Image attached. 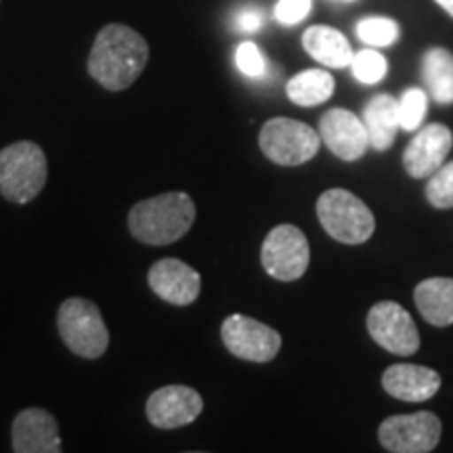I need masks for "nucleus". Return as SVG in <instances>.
<instances>
[{
    "label": "nucleus",
    "instance_id": "1",
    "mask_svg": "<svg viewBox=\"0 0 453 453\" xmlns=\"http://www.w3.org/2000/svg\"><path fill=\"white\" fill-rule=\"evenodd\" d=\"M150 59L145 38L133 27L110 24L97 34L88 55V73L107 90L128 88Z\"/></svg>",
    "mask_w": 453,
    "mask_h": 453
},
{
    "label": "nucleus",
    "instance_id": "2",
    "mask_svg": "<svg viewBox=\"0 0 453 453\" xmlns=\"http://www.w3.org/2000/svg\"><path fill=\"white\" fill-rule=\"evenodd\" d=\"M196 220V203L183 191H170L134 203L128 214V229L139 242L168 246L180 240Z\"/></svg>",
    "mask_w": 453,
    "mask_h": 453
},
{
    "label": "nucleus",
    "instance_id": "3",
    "mask_svg": "<svg viewBox=\"0 0 453 453\" xmlns=\"http://www.w3.org/2000/svg\"><path fill=\"white\" fill-rule=\"evenodd\" d=\"M47 183V157L32 141L0 150V194L13 203H30Z\"/></svg>",
    "mask_w": 453,
    "mask_h": 453
},
{
    "label": "nucleus",
    "instance_id": "4",
    "mask_svg": "<svg viewBox=\"0 0 453 453\" xmlns=\"http://www.w3.org/2000/svg\"><path fill=\"white\" fill-rule=\"evenodd\" d=\"M317 217L327 235L349 246L367 242L376 229L370 208L347 189H327L321 194L317 200Z\"/></svg>",
    "mask_w": 453,
    "mask_h": 453
},
{
    "label": "nucleus",
    "instance_id": "5",
    "mask_svg": "<svg viewBox=\"0 0 453 453\" xmlns=\"http://www.w3.org/2000/svg\"><path fill=\"white\" fill-rule=\"evenodd\" d=\"M57 327L67 349L82 359H97L110 344V332L104 317L90 300H65L57 313Z\"/></svg>",
    "mask_w": 453,
    "mask_h": 453
},
{
    "label": "nucleus",
    "instance_id": "6",
    "mask_svg": "<svg viewBox=\"0 0 453 453\" xmlns=\"http://www.w3.org/2000/svg\"><path fill=\"white\" fill-rule=\"evenodd\" d=\"M258 145L271 162L280 166H300L317 156L321 137L309 124L290 118H273L260 128Z\"/></svg>",
    "mask_w": 453,
    "mask_h": 453
},
{
    "label": "nucleus",
    "instance_id": "7",
    "mask_svg": "<svg viewBox=\"0 0 453 453\" xmlns=\"http://www.w3.org/2000/svg\"><path fill=\"white\" fill-rule=\"evenodd\" d=\"M263 267L273 280L296 281L307 273L311 250L307 235L294 225H277L265 237L260 250Z\"/></svg>",
    "mask_w": 453,
    "mask_h": 453
},
{
    "label": "nucleus",
    "instance_id": "8",
    "mask_svg": "<svg viewBox=\"0 0 453 453\" xmlns=\"http://www.w3.org/2000/svg\"><path fill=\"white\" fill-rule=\"evenodd\" d=\"M226 350L243 361L267 364L281 349V336L273 327L246 315H229L220 327Z\"/></svg>",
    "mask_w": 453,
    "mask_h": 453
},
{
    "label": "nucleus",
    "instance_id": "9",
    "mask_svg": "<svg viewBox=\"0 0 453 453\" xmlns=\"http://www.w3.org/2000/svg\"><path fill=\"white\" fill-rule=\"evenodd\" d=\"M378 439L393 453H428L439 445L441 420L433 411L390 416L378 428Z\"/></svg>",
    "mask_w": 453,
    "mask_h": 453
},
{
    "label": "nucleus",
    "instance_id": "10",
    "mask_svg": "<svg viewBox=\"0 0 453 453\" xmlns=\"http://www.w3.org/2000/svg\"><path fill=\"white\" fill-rule=\"evenodd\" d=\"M367 332L382 349L393 355L410 357L420 349V334L411 315L393 300L373 304L367 313Z\"/></svg>",
    "mask_w": 453,
    "mask_h": 453
},
{
    "label": "nucleus",
    "instance_id": "11",
    "mask_svg": "<svg viewBox=\"0 0 453 453\" xmlns=\"http://www.w3.org/2000/svg\"><path fill=\"white\" fill-rule=\"evenodd\" d=\"M319 137L334 156L347 162L359 160L370 147L364 118L344 107H334L324 113L319 122Z\"/></svg>",
    "mask_w": 453,
    "mask_h": 453
},
{
    "label": "nucleus",
    "instance_id": "12",
    "mask_svg": "<svg viewBox=\"0 0 453 453\" xmlns=\"http://www.w3.org/2000/svg\"><path fill=\"white\" fill-rule=\"evenodd\" d=\"M203 410V401L197 390L180 384H170V387L157 388L154 395L147 399V418L156 428L173 430L187 426L196 422Z\"/></svg>",
    "mask_w": 453,
    "mask_h": 453
},
{
    "label": "nucleus",
    "instance_id": "13",
    "mask_svg": "<svg viewBox=\"0 0 453 453\" xmlns=\"http://www.w3.org/2000/svg\"><path fill=\"white\" fill-rule=\"evenodd\" d=\"M453 147V133L445 124L433 122L418 130L403 151V168L411 179H424L443 166Z\"/></svg>",
    "mask_w": 453,
    "mask_h": 453
},
{
    "label": "nucleus",
    "instance_id": "14",
    "mask_svg": "<svg viewBox=\"0 0 453 453\" xmlns=\"http://www.w3.org/2000/svg\"><path fill=\"white\" fill-rule=\"evenodd\" d=\"M147 281L162 300L187 307L200 296V273L179 258H162L147 273Z\"/></svg>",
    "mask_w": 453,
    "mask_h": 453
},
{
    "label": "nucleus",
    "instance_id": "15",
    "mask_svg": "<svg viewBox=\"0 0 453 453\" xmlns=\"http://www.w3.org/2000/svg\"><path fill=\"white\" fill-rule=\"evenodd\" d=\"M13 451L59 453L61 434L55 418L41 407H30L17 413L13 420Z\"/></svg>",
    "mask_w": 453,
    "mask_h": 453
},
{
    "label": "nucleus",
    "instance_id": "16",
    "mask_svg": "<svg viewBox=\"0 0 453 453\" xmlns=\"http://www.w3.org/2000/svg\"><path fill=\"white\" fill-rule=\"evenodd\" d=\"M382 387L390 396L407 403H420L441 388V376L434 370L413 364L390 365L382 376Z\"/></svg>",
    "mask_w": 453,
    "mask_h": 453
},
{
    "label": "nucleus",
    "instance_id": "17",
    "mask_svg": "<svg viewBox=\"0 0 453 453\" xmlns=\"http://www.w3.org/2000/svg\"><path fill=\"white\" fill-rule=\"evenodd\" d=\"M364 124L370 137V147L376 151H387L395 143L396 130L401 128L399 99L393 95H376L364 110Z\"/></svg>",
    "mask_w": 453,
    "mask_h": 453
},
{
    "label": "nucleus",
    "instance_id": "18",
    "mask_svg": "<svg viewBox=\"0 0 453 453\" xmlns=\"http://www.w3.org/2000/svg\"><path fill=\"white\" fill-rule=\"evenodd\" d=\"M413 300L430 326L445 327L453 324V277H428L420 281Z\"/></svg>",
    "mask_w": 453,
    "mask_h": 453
},
{
    "label": "nucleus",
    "instance_id": "19",
    "mask_svg": "<svg viewBox=\"0 0 453 453\" xmlns=\"http://www.w3.org/2000/svg\"><path fill=\"white\" fill-rule=\"evenodd\" d=\"M303 47L313 59L327 67H347L355 57L347 36L330 26H311L303 34Z\"/></svg>",
    "mask_w": 453,
    "mask_h": 453
},
{
    "label": "nucleus",
    "instance_id": "20",
    "mask_svg": "<svg viewBox=\"0 0 453 453\" xmlns=\"http://www.w3.org/2000/svg\"><path fill=\"white\" fill-rule=\"evenodd\" d=\"M422 78L439 105L453 104V55L447 49H428L422 57Z\"/></svg>",
    "mask_w": 453,
    "mask_h": 453
},
{
    "label": "nucleus",
    "instance_id": "21",
    "mask_svg": "<svg viewBox=\"0 0 453 453\" xmlns=\"http://www.w3.org/2000/svg\"><path fill=\"white\" fill-rule=\"evenodd\" d=\"M334 88H336V82H334L330 72L304 70L288 82L286 93L292 104L300 107H315L326 104L334 95Z\"/></svg>",
    "mask_w": 453,
    "mask_h": 453
},
{
    "label": "nucleus",
    "instance_id": "22",
    "mask_svg": "<svg viewBox=\"0 0 453 453\" xmlns=\"http://www.w3.org/2000/svg\"><path fill=\"white\" fill-rule=\"evenodd\" d=\"M399 26L388 17H367L357 26V36L370 47H390L399 38Z\"/></svg>",
    "mask_w": 453,
    "mask_h": 453
},
{
    "label": "nucleus",
    "instance_id": "23",
    "mask_svg": "<svg viewBox=\"0 0 453 453\" xmlns=\"http://www.w3.org/2000/svg\"><path fill=\"white\" fill-rule=\"evenodd\" d=\"M426 200L430 206L439 208V211L453 208V160L443 164L434 174H430L426 183Z\"/></svg>",
    "mask_w": 453,
    "mask_h": 453
},
{
    "label": "nucleus",
    "instance_id": "24",
    "mask_svg": "<svg viewBox=\"0 0 453 453\" xmlns=\"http://www.w3.org/2000/svg\"><path fill=\"white\" fill-rule=\"evenodd\" d=\"M350 67H353L355 78L359 82L376 84V82H380L384 76H387L388 64H387V59H384V55L378 53V50L365 49L353 57Z\"/></svg>",
    "mask_w": 453,
    "mask_h": 453
},
{
    "label": "nucleus",
    "instance_id": "25",
    "mask_svg": "<svg viewBox=\"0 0 453 453\" xmlns=\"http://www.w3.org/2000/svg\"><path fill=\"white\" fill-rule=\"evenodd\" d=\"M401 128L416 130L420 127L428 110V97L422 88H407L399 99Z\"/></svg>",
    "mask_w": 453,
    "mask_h": 453
},
{
    "label": "nucleus",
    "instance_id": "26",
    "mask_svg": "<svg viewBox=\"0 0 453 453\" xmlns=\"http://www.w3.org/2000/svg\"><path fill=\"white\" fill-rule=\"evenodd\" d=\"M235 64L242 73L250 78H260L267 72V61L254 42H242L235 50Z\"/></svg>",
    "mask_w": 453,
    "mask_h": 453
},
{
    "label": "nucleus",
    "instance_id": "27",
    "mask_svg": "<svg viewBox=\"0 0 453 453\" xmlns=\"http://www.w3.org/2000/svg\"><path fill=\"white\" fill-rule=\"evenodd\" d=\"M311 7H313V0H280L275 7V17L283 26H294L309 15Z\"/></svg>",
    "mask_w": 453,
    "mask_h": 453
},
{
    "label": "nucleus",
    "instance_id": "28",
    "mask_svg": "<svg viewBox=\"0 0 453 453\" xmlns=\"http://www.w3.org/2000/svg\"><path fill=\"white\" fill-rule=\"evenodd\" d=\"M265 24V13L257 7H242L234 15V27L237 32H258Z\"/></svg>",
    "mask_w": 453,
    "mask_h": 453
},
{
    "label": "nucleus",
    "instance_id": "29",
    "mask_svg": "<svg viewBox=\"0 0 453 453\" xmlns=\"http://www.w3.org/2000/svg\"><path fill=\"white\" fill-rule=\"evenodd\" d=\"M434 3H437L439 7H443L447 13L453 17V0H434Z\"/></svg>",
    "mask_w": 453,
    "mask_h": 453
}]
</instances>
